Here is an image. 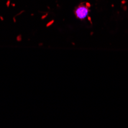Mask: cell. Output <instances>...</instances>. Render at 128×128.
Here are the masks:
<instances>
[{
    "mask_svg": "<svg viewBox=\"0 0 128 128\" xmlns=\"http://www.w3.org/2000/svg\"><path fill=\"white\" fill-rule=\"evenodd\" d=\"M88 13H89V6L84 3H82L80 6H78L74 11V14L76 17L80 20H83L85 18H87Z\"/></svg>",
    "mask_w": 128,
    "mask_h": 128,
    "instance_id": "1",
    "label": "cell"
}]
</instances>
